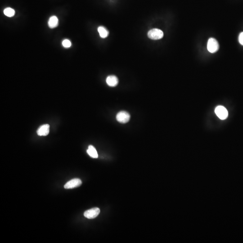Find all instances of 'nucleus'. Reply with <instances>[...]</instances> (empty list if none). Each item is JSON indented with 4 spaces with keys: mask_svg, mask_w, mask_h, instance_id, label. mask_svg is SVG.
<instances>
[{
    "mask_svg": "<svg viewBox=\"0 0 243 243\" xmlns=\"http://www.w3.org/2000/svg\"><path fill=\"white\" fill-rule=\"evenodd\" d=\"M164 32L162 30L157 28H154L149 31L148 32V36L152 40H159L164 36Z\"/></svg>",
    "mask_w": 243,
    "mask_h": 243,
    "instance_id": "1",
    "label": "nucleus"
},
{
    "mask_svg": "<svg viewBox=\"0 0 243 243\" xmlns=\"http://www.w3.org/2000/svg\"><path fill=\"white\" fill-rule=\"evenodd\" d=\"M208 51L211 53H214L219 50V45L218 41L214 38H209L207 44Z\"/></svg>",
    "mask_w": 243,
    "mask_h": 243,
    "instance_id": "2",
    "label": "nucleus"
},
{
    "mask_svg": "<svg viewBox=\"0 0 243 243\" xmlns=\"http://www.w3.org/2000/svg\"><path fill=\"white\" fill-rule=\"evenodd\" d=\"M130 115L128 112L121 111L118 112L116 115V119L118 122L122 123H126L129 121Z\"/></svg>",
    "mask_w": 243,
    "mask_h": 243,
    "instance_id": "3",
    "label": "nucleus"
},
{
    "mask_svg": "<svg viewBox=\"0 0 243 243\" xmlns=\"http://www.w3.org/2000/svg\"><path fill=\"white\" fill-rule=\"evenodd\" d=\"M215 112L218 117L222 120L226 119L228 117V111L224 107L222 106L217 107L215 109Z\"/></svg>",
    "mask_w": 243,
    "mask_h": 243,
    "instance_id": "4",
    "label": "nucleus"
},
{
    "mask_svg": "<svg viewBox=\"0 0 243 243\" xmlns=\"http://www.w3.org/2000/svg\"><path fill=\"white\" fill-rule=\"evenodd\" d=\"M100 213V209L98 208H91L84 213V216L88 219H94L96 218Z\"/></svg>",
    "mask_w": 243,
    "mask_h": 243,
    "instance_id": "5",
    "label": "nucleus"
},
{
    "mask_svg": "<svg viewBox=\"0 0 243 243\" xmlns=\"http://www.w3.org/2000/svg\"><path fill=\"white\" fill-rule=\"evenodd\" d=\"M82 184V181L79 179L75 178L71 180L65 184L64 187L67 189H73L75 188L79 187Z\"/></svg>",
    "mask_w": 243,
    "mask_h": 243,
    "instance_id": "6",
    "label": "nucleus"
},
{
    "mask_svg": "<svg viewBox=\"0 0 243 243\" xmlns=\"http://www.w3.org/2000/svg\"><path fill=\"white\" fill-rule=\"evenodd\" d=\"M50 132V125L44 124L39 127L37 129V135L40 136H46L49 134Z\"/></svg>",
    "mask_w": 243,
    "mask_h": 243,
    "instance_id": "7",
    "label": "nucleus"
},
{
    "mask_svg": "<svg viewBox=\"0 0 243 243\" xmlns=\"http://www.w3.org/2000/svg\"><path fill=\"white\" fill-rule=\"evenodd\" d=\"M106 82L107 84L109 86L114 87L116 86L118 83V80L117 77L114 75L109 76L107 78Z\"/></svg>",
    "mask_w": 243,
    "mask_h": 243,
    "instance_id": "8",
    "label": "nucleus"
},
{
    "mask_svg": "<svg viewBox=\"0 0 243 243\" xmlns=\"http://www.w3.org/2000/svg\"><path fill=\"white\" fill-rule=\"evenodd\" d=\"M59 24V20L56 16H52L48 20V26L50 28H54L57 27Z\"/></svg>",
    "mask_w": 243,
    "mask_h": 243,
    "instance_id": "9",
    "label": "nucleus"
},
{
    "mask_svg": "<svg viewBox=\"0 0 243 243\" xmlns=\"http://www.w3.org/2000/svg\"><path fill=\"white\" fill-rule=\"evenodd\" d=\"M98 31L99 33L100 37L103 38H105L108 36L109 32L103 26L99 27Z\"/></svg>",
    "mask_w": 243,
    "mask_h": 243,
    "instance_id": "10",
    "label": "nucleus"
},
{
    "mask_svg": "<svg viewBox=\"0 0 243 243\" xmlns=\"http://www.w3.org/2000/svg\"><path fill=\"white\" fill-rule=\"evenodd\" d=\"M87 153L93 158H97L98 156L96 149L91 145L89 146L88 149L87 150Z\"/></svg>",
    "mask_w": 243,
    "mask_h": 243,
    "instance_id": "11",
    "label": "nucleus"
},
{
    "mask_svg": "<svg viewBox=\"0 0 243 243\" xmlns=\"http://www.w3.org/2000/svg\"><path fill=\"white\" fill-rule=\"evenodd\" d=\"M4 14L8 17H12L15 14V11L11 8H6L4 10Z\"/></svg>",
    "mask_w": 243,
    "mask_h": 243,
    "instance_id": "12",
    "label": "nucleus"
},
{
    "mask_svg": "<svg viewBox=\"0 0 243 243\" xmlns=\"http://www.w3.org/2000/svg\"><path fill=\"white\" fill-rule=\"evenodd\" d=\"M71 42L69 39H65L62 41V45L65 48H70L71 46Z\"/></svg>",
    "mask_w": 243,
    "mask_h": 243,
    "instance_id": "13",
    "label": "nucleus"
},
{
    "mask_svg": "<svg viewBox=\"0 0 243 243\" xmlns=\"http://www.w3.org/2000/svg\"><path fill=\"white\" fill-rule=\"evenodd\" d=\"M239 41L240 44L243 46V32L240 33L239 36Z\"/></svg>",
    "mask_w": 243,
    "mask_h": 243,
    "instance_id": "14",
    "label": "nucleus"
}]
</instances>
